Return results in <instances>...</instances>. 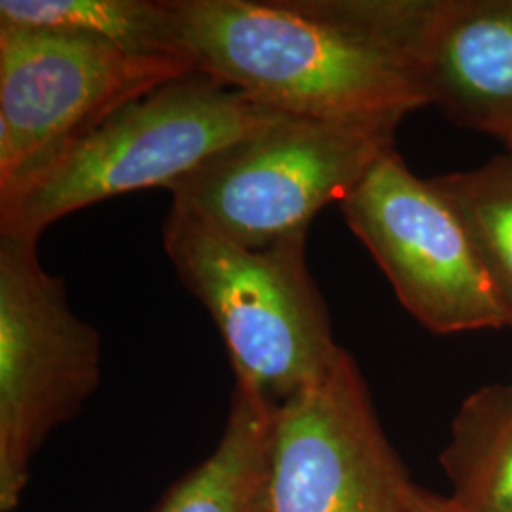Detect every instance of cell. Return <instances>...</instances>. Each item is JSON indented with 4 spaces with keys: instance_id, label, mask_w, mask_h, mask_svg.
<instances>
[{
    "instance_id": "1",
    "label": "cell",
    "mask_w": 512,
    "mask_h": 512,
    "mask_svg": "<svg viewBox=\"0 0 512 512\" xmlns=\"http://www.w3.org/2000/svg\"><path fill=\"white\" fill-rule=\"evenodd\" d=\"M177 52L266 109L404 120L429 103L414 61L429 0H165Z\"/></svg>"
},
{
    "instance_id": "2",
    "label": "cell",
    "mask_w": 512,
    "mask_h": 512,
    "mask_svg": "<svg viewBox=\"0 0 512 512\" xmlns=\"http://www.w3.org/2000/svg\"><path fill=\"white\" fill-rule=\"evenodd\" d=\"M281 116L200 71L169 80L0 186V236L38 241L52 224L95 203L167 190Z\"/></svg>"
},
{
    "instance_id": "3",
    "label": "cell",
    "mask_w": 512,
    "mask_h": 512,
    "mask_svg": "<svg viewBox=\"0 0 512 512\" xmlns=\"http://www.w3.org/2000/svg\"><path fill=\"white\" fill-rule=\"evenodd\" d=\"M306 238L247 247L177 209L162 228L175 272L219 329L236 384L274 404L321 378L342 349L306 262Z\"/></svg>"
},
{
    "instance_id": "4",
    "label": "cell",
    "mask_w": 512,
    "mask_h": 512,
    "mask_svg": "<svg viewBox=\"0 0 512 512\" xmlns=\"http://www.w3.org/2000/svg\"><path fill=\"white\" fill-rule=\"evenodd\" d=\"M401 122L285 114L171 184V209L247 247L308 236L321 209L344 202L368 171L395 150Z\"/></svg>"
},
{
    "instance_id": "5",
    "label": "cell",
    "mask_w": 512,
    "mask_h": 512,
    "mask_svg": "<svg viewBox=\"0 0 512 512\" xmlns=\"http://www.w3.org/2000/svg\"><path fill=\"white\" fill-rule=\"evenodd\" d=\"M103 342L71 308L38 241L0 236V511L18 509L31 463L101 382Z\"/></svg>"
},
{
    "instance_id": "6",
    "label": "cell",
    "mask_w": 512,
    "mask_h": 512,
    "mask_svg": "<svg viewBox=\"0 0 512 512\" xmlns=\"http://www.w3.org/2000/svg\"><path fill=\"white\" fill-rule=\"evenodd\" d=\"M399 302L435 334L505 329L509 315L456 209L391 150L340 203Z\"/></svg>"
},
{
    "instance_id": "7",
    "label": "cell",
    "mask_w": 512,
    "mask_h": 512,
    "mask_svg": "<svg viewBox=\"0 0 512 512\" xmlns=\"http://www.w3.org/2000/svg\"><path fill=\"white\" fill-rule=\"evenodd\" d=\"M427 497L393 452L346 349L277 404L268 512H425Z\"/></svg>"
},
{
    "instance_id": "8",
    "label": "cell",
    "mask_w": 512,
    "mask_h": 512,
    "mask_svg": "<svg viewBox=\"0 0 512 512\" xmlns=\"http://www.w3.org/2000/svg\"><path fill=\"white\" fill-rule=\"evenodd\" d=\"M194 71L184 57L0 25V186L112 110Z\"/></svg>"
},
{
    "instance_id": "9",
    "label": "cell",
    "mask_w": 512,
    "mask_h": 512,
    "mask_svg": "<svg viewBox=\"0 0 512 512\" xmlns=\"http://www.w3.org/2000/svg\"><path fill=\"white\" fill-rule=\"evenodd\" d=\"M416 69L429 103L459 126L512 122V0H431Z\"/></svg>"
},
{
    "instance_id": "10",
    "label": "cell",
    "mask_w": 512,
    "mask_h": 512,
    "mask_svg": "<svg viewBox=\"0 0 512 512\" xmlns=\"http://www.w3.org/2000/svg\"><path fill=\"white\" fill-rule=\"evenodd\" d=\"M275 408L236 384L217 448L169 490L156 512H268Z\"/></svg>"
},
{
    "instance_id": "11",
    "label": "cell",
    "mask_w": 512,
    "mask_h": 512,
    "mask_svg": "<svg viewBox=\"0 0 512 512\" xmlns=\"http://www.w3.org/2000/svg\"><path fill=\"white\" fill-rule=\"evenodd\" d=\"M442 465L456 512H512V384L480 387L463 401Z\"/></svg>"
},
{
    "instance_id": "12",
    "label": "cell",
    "mask_w": 512,
    "mask_h": 512,
    "mask_svg": "<svg viewBox=\"0 0 512 512\" xmlns=\"http://www.w3.org/2000/svg\"><path fill=\"white\" fill-rule=\"evenodd\" d=\"M0 25L71 33L129 54L183 57L165 0H0Z\"/></svg>"
},
{
    "instance_id": "13",
    "label": "cell",
    "mask_w": 512,
    "mask_h": 512,
    "mask_svg": "<svg viewBox=\"0 0 512 512\" xmlns=\"http://www.w3.org/2000/svg\"><path fill=\"white\" fill-rule=\"evenodd\" d=\"M429 181L467 226L512 329V152Z\"/></svg>"
},
{
    "instance_id": "14",
    "label": "cell",
    "mask_w": 512,
    "mask_h": 512,
    "mask_svg": "<svg viewBox=\"0 0 512 512\" xmlns=\"http://www.w3.org/2000/svg\"><path fill=\"white\" fill-rule=\"evenodd\" d=\"M484 133H488L495 139H499L501 143H505V147L509 148V152H512V122H499L492 128L486 129Z\"/></svg>"
},
{
    "instance_id": "15",
    "label": "cell",
    "mask_w": 512,
    "mask_h": 512,
    "mask_svg": "<svg viewBox=\"0 0 512 512\" xmlns=\"http://www.w3.org/2000/svg\"><path fill=\"white\" fill-rule=\"evenodd\" d=\"M425 512H456L454 505L450 503L448 497H439V495L429 494Z\"/></svg>"
}]
</instances>
